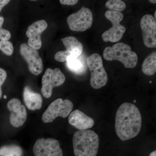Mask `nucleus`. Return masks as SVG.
<instances>
[{"label":"nucleus","instance_id":"2eb2a0df","mask_svg":"<svg viewBox=\"0 0 156 156\" xmlns=\"http://www.w3.org/2000/svg\"><path fill=\"white\" fill-rule=\"evenodd\" d=\"M61 41L66 48L65 51H61L66 60L69 57L78 58L83 52V45L74 37L70 36L61 39Z\"/></svg>","mask_w":156,"mask_h":156},{"label":"nucleus","instance_id":"bb28decb","mask_svg":"<svg viewBox=\"0 0 156 156\" xmlns=\"http://www.w3.org/2000/svg\"><path fill=\"white\" fill-rule=\"evenodd\" d=\"M149 156H156V150L154 151H153L151 153V154H150Z\"/></svg>","mask_w":156,"mask_h":156},{"label":"nucleus","instance_id":"4be33fe9","mask_svg":"<svg viewBox=\"0 0 156 156\" xmlns=\"http://www.w3.org/2000/svg\"><path fill=\"white\" fill-rule=\"evenodd\" d=\"M11 34L9 31L2 28L0 29V40L2 41H9L11 39Z\"/></svg>","mask_w":156,"mask_h":156},{"label":"nucleus","instance_id":"c756f323","mask_svg":"<svg viewBox=\"0 0 156 156\" xmlns=\"http://www.w3.org/2000/svg\"><path fill=\"white\" fill-rule=\"evenodd\" d=\"M4 98H7V97H6V95H5V96H4Z\"/></svg>","mask_w":156,"mask_h":156},{"label":"nucleus","instance_id":"9b49d317","mask_svg":"<svg viewBox=\"0 0 156 156\" xmlns=\"http://www.w3.org/2000/svg\"><path fill=\"white\" fill-rule=\"evenodd\" d=\"M140 26L144 45L148 48H155L156 20L151 14H146L140 20Z\"/></svg>","mask_w":156,"mask_h":156},{"label":"nucleus","instance_id":"a878e982","mask_svg":"<svg viewBox=\"0 0 156 156\" xmlns=\"http://www.w3.org/2000/svg\"><path fill=\"white\" fill-rule=\"evenodd\" d=\"M4 22V18L2 16H0V29L2 28V25Z\"/></svg>","mask_w":156,"mask_h":156},{"label":"nucleus","instance_id":"cd10ccee","mask_svg":"<svg viewBox=\"0 0 156 156\" xmlns=\"http://www.w3.org/2000/svg\"><path fill=\"white\" fill-rule=\"evenodd\" d=\"M149 2H150L151 3H152V4H155L156 3L155 0H150Z\"/></svg>","mask_w":156,"mask_h":156},{"label":"nucleus","instance_id":"7ed1b4c3","mask_svg":"<svg viewBox=\"0 0 156 156\" xmlns=\"http://www.w3.org/2000/svg\"><path fill=\"white\" fill-rule=\"evenodd\" d=\"M104 58L107 61L117 60L122 62L126 68H134L138 61L137 54L131 51L130 46L124 43L108 47L103 51Z\"/></svg>","mask_w":156,"mask_h":156},{"label":"nucleus","instance_id":"9d476101","mask_svg":"<svg viewBox=\"0 0 156 156\" xmlns=\"http://www.w3.org/2000/svg\"><path fill=\"white\" fill-rule=\"evenodd\" d=\"M20 53L27 62L28 69L32 74L37 76L42 73L43 61L37 50L31 48L28 44L23 43L20 45Z\"/></svg>","mask_w":156,"mask_h":156},{"label":"nucleus","instance_id":"f257e3e1","mask_svg":"<svg viewBox=\"0 0 156 156\" xmlns=\"http://www.w3.org/2000/svg\"><path fill=\"white\" fill-rule=\"evenodd\" d=\"M142 126L140 111L133 104L125 102L118 108L115 116V128L117 136L122 141L136 137Z\"/></svg>","mask_w":156,"mask_h":156},{"label":"nucleus","instance_id":"c85d7f7f","mask_svg":"<svg viewBox=\"0 0 156 156\" xmlns=\"http://www.w3.org/2000/svg\"><path fill=\"white\" fill-rule=\"evenodd\" d=\"M156 11H155L154 14V18L155 20H156Z\"/></svg>","mask_w":156,"mask_h":156},{"label":"nucleus","instance_id":"ddd939ff","mask_svg":"<svg viewBox=\"0 0 156 156\" xmlns=\"http://www.w3.org/2000/svg\"><path fill=\"white\" fill-rule=\"evenodd\" d=\"M7 107L11 112L10 121L11 125L16 128L22 126L27 119L25 106L21 105L19 99L14 98L9 101L7 104Z\"/></svg>","mask_w":156,"mask_h":156},{"label":"nucleus","instance_id":"f03ea898","mask_svg":"<svg viewBox=\"0 0 156 156\" xmlns=\"http://www.w3.org/2000/svg\"><path fill=\"white\" fill-rule=\"evenodd\" d=\"M73 147L75 156H97L99 138L95 131L79 130L73 136Z\"/></svg>","mask_w":156,"mask_h":156},{"label":"nucleus","instance_id":"1a4fd4ad","mask_svg":"<svg viewBox=\"0 0 156 156\" xmlns=\"http://www.w3.org/2000/svg\"><path fill=\"white\" fill-rule=\"evenodd\" d=\"M33 152L35 156H63L59 141L54 138L37 140L34 145Z\"/></svg>","mask_w":156,"mask_h":156},{"label":"nucleus","instance_id":"f3484780","mask_svg":"<svg viewBox=\"0 0 156 156\" xmlns=\"http://www.w3.org/2000/svg\"><path fill=\"white\" fill-rule=\"evenodd\" d=\"M142 71L144 74L153 76L156 72V52L154 51L144 60Z\"/></svg>","mask_w":156,"mask_h":156},{"label":"nucleus","instance_id":"7c9ffc66","mask_svg":"<svg viewBox=\"0 0 156 156\" xmlns=\"http://www.w3.org/2000/svg\"><path fill=\"white\" fill-rule=\"evenodd\" d=\"M134 102H136V100H134Z\"/></svg>","mask_w":156,"mask_h":156},{"label":"nucleus","instance_id":"6ab92c4d","mask_svg":"<svg viewBox=\"0 0 156 156\" xmlns=\"http://www.w3.org/2000/svg\"><path fill=\"white\" fill-rule=\"evenodd\" d=\"M105 6L109 10L121 12L126 9V5L121 0H109L106 2Z\"/></svg>","mask_w":156,"mask_h":156},{"label":"nucleus","instance_id":"412c9836","mask_svg":"<svg viewBox=\"0 0 156 156\" xmlns=\"http://www.w3.org/2000/svg\"><path fill=\"white\" fill-rule=\"evenodd\" d=\"M0 50L7 56H11L14 51L12 43L9 41H0Z\"/></svg>","mask_w":156,"mask_h":156},{"label":"nucleus","instance_id":"5701e85b","mask_svg":"<svg viewBox=\"0 0 156 156\" xmlns=\"http://www.w3.org/2000/svg\"><path fill=\"white\" fill-rule=\"evenodd\" d=\"M7 76V74L5 71L0 68V98L2 97V86L5 81Z\"/></svg>","mask_w":156,"mask_h":156},{"label":"nucleus","instance_id":"4468645a","mask_svg":"<svg viewBox=\"0 0 156 156\" xmlns=\"http://www.w3.org/2000/svg\"><path fill=\"white\" fill-rule=\"evenodd\" d=\"M69 123L79 130H88L95 124L94 120L83 112L75 110L71 112L68 118Z\"/></svg>","mask_w":156,"mask_h":156},{"label":"nucleus","instance_id":"dca6fc26","mask_svg":"<svg viewBox=\"0 0 156 156\" xmlns=\"http://www.w3.org/2000/svg\"><path fill=\"white\" fill-rule=\"evenodd\" d=\"M23 98L26 105L30 110H36L41 108L43 99L41 95L33 92L28 87L24 88Z\"/></svg>","mask_w":156,"mask_h":156},{"label":"nucleus","instance_id":"6e6552de","mask_svg":"<svg viewBox=\"0 0 156 156\" xmlns=\"http://www.w3.org/2000/svg\"><path fill=\"white\" fill-rule=\"evenodd\" d=\"M65 80V76L59 69H47L42 79L41 92L43 96L47 98L51 97L53 88L60 87Z\"/></svg>","mask_w":156,"mask_h":156},{"label":"nucleus","instance_id":"39448f33","mask_svg":"<svg viewBox=\"0 0 156 156\" xmlns=\"http://www.w3.org/2000/svg\"><path fill=\"white\" fill-rule=\"evenodd\" d=\"M105 17L112 22V26L102 34V40L105 42L116 43L121 40L126 31V27L120 24L124 15L122 12L108 10L105 12Z\"/></svg>","mask_w":156,"mask_h":156},{"label":"nucleus","instance_id":"0eeeda50","mask_svg":"<svg viewBox=\"0 0 156 156\" xmlns=\"http://www.w3.org/2000/svg\"><path fill=\"white\" fill-rule=\"evenodd\" d=\"M93 14L91 10L84 6L77 12L68 17L67 23L71 30L73 31L83 32L92 26Z\"/></svg>","mask_w":156,"mask_h":156},{"label":"nucleus","instance_id":"393cba45","mask_svg":"<svg viewBox=\"0 0 156 156\" xmlns=\"http://www.w3.org/2000/svg\"><path fill=\"white\" fill-rule=\"evenodd\" d=\"M10 1L9 0H0V12L4 7L9 4Z\"/></svg>","mask_w":156,"mask_h":156},{"label":"nucleus","instance_id":"aec40b11","mask_svg":"<svg viewBox=\"0 0 156 156\" xmlns=\"http://www.w3.org/2000/svg\"><path fill=\"white\" fill-rule=\"evenodd\" d=\"M68 67L73 72L78 73L80 71L83 64L82 61L78 58L69 57L66 60Z\"/></svg>","mask_w":156,"mask_h":156},{"label":"nucleus","instance_id":"b1692460","mask_svg":"<svg viewBox=\"0 0 156 156\" xmlns=\"http://www.w3.org/2000/svg\"><path fill=\"white\" fill-rule=\"evenodd\" d=\"M77 0H60L59 2L61 4L67 5H74L78 3Z\"/></svg>","mask_w":156,"mask_h":156},{"label":"nucleus","instance_id":"a211bd4d","mask_svg":"<svg viewBox=\"0 0 156 156\" xmlns=\"http://www.w3.org/2000/svg\"><path fill=\"white\" fill-rule=\"evenodd\" d=\"M22 149L19 146L11 144L0 148V156H22Z\"/></svg>","mask_w":156,"mask_h":156},{"label":"nucleus","instance_id":"423d86ee","mask_svg":"<svg viewBox=\"0 0 156 156\" xmlns=\"http://www.w3.org/2000/svg\"><path fill=\"white\" fill-rule=\"evenodd\" d=\"M73 104L68 99L58 98L50 104L42 115L44 123L52 122L56 118H67L72 111Z\"/></svg>","mask_w":156,"mask_h":156},{"label":"nucleus","instance_id":"f8f14e48","mask_svg":"<svg viewBox=\"0 0 156 156\" xmlns=\"http://www.w3.org/2000/svg\"><path fill=\"white\" fill-rule=\"evenodd\" d=\"M48 26L47 22L44 20H41L34 22L28 27L26 34L28 38L29 46L35 50L41 49L42 47L41 36Z\"/></svg>","mask_w":156,"mask_h":156},{"label":"nucleus","instance_id":"20e7f679","mask_svg":"<svg viewBox=\"0 0 156 156\" xmlns=\"http://www.w3.org/2000/svg\"><path fill=\"white\" fill-rule=\"evenodd\" d=\"M87 62L91 72V87L98 89L106 86L108 77L100 55L96 53L92 54L87 57Z\"/></svg>","mask_w":156,"mask_h":156}]
</instances>
